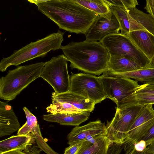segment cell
<instances>
[{
	"label": "cell",
	"instance_id": "1",
	"mask_svg": "<svg viewBox=\"0 0 154 154\" xmlns=\"http://www.w3.org/2000/svg\"><path fill=\"white\" fill-rule=\"evenodd\" d=\"M59 28L85 34L98 14L74 0H28Z\"/></svg>",
	"mask_w": 154,
	"mask_h": 154
},
{
	"label": "cell",
	"instance_id": "2",
	"mask_svg": "<svg viewBox=\"0 0 154 154\" xmlns=\"http://www.w3.org/2000/svg\"><path fill=\"white\" fill-rule=\"evenodd\" d=\"M60 49L72 69L98 75L108 71L111 56L100 41L71 42Z\"/></svg>",
	"mask_w": 154,
	"mask_h": 154
},
{
	"label": "cell",
	"instance_id": "3",
	"mask_svg": "<svg viewBox=\"0 0 154 154\" xmlns=\"http://www.w3.org/2000/svg\"><path fill=\"white\" fill-rule=\"evenodd\" d=\"M65 32L58 30L45 37L32 42L9 57H3L0 62V70L3 72L11 65L17 66L35 58L43 57L48 52L60 48Z\"/></svg>",
	"mask_w": 154,
	"mask_h": 154
},
{
	"label": "cell",
	"instance_id": "4",
	"mask_svg": "<svg viewBox=\"0 0 154 154\" xmlns=\"http://www.w3.org/2000/svg\"><path fill=\"white\" fill-rule=\"evenodd\" d=\"M45 62L20 66L9 71L0 79V98L8 101L14 99L31 83L40 77Z\"/></svg>",
	"mask_w": 154,
	"mask_h": 154
},
{
	"label": "cell",
	"instance_id": "5",
	"mask_svg": "<svg viewBox=\"0 0 154 154\" xmlns=\"http://www.w3.org/2000/svg\"><path fill=\"white\" fill-rule=\"evenodd\" d=\"M99 77L107 98L116 103V109H122L138 104L136 92L140 85L137 81L107 72Z\"/></svg>",
	"mask_w": 154,
	"mask_h": 154
},
{
	"label": "cell",
	"instance_id": "6",
	"mask_svg": "<svg viewBox=\"0 0 154 154\" xmlns=\"http://www.w3.org/2000/svg\"><path fill=\"white\" fill-rule=\"evenodd\" d=\"M111 57H123L138 64L142 68H147L150 60L135 46L126 35L120 32L108 35L101 41Z\"/></svg>",
	"mask_w": 154,
	"mask_h": 154
},
{
	"label": "cell",
	"instance_id": "7",
	"mask_svg": "<svg viewBox=\"0 0 154 154\" xmlns=\"http://www.w3.org/2000/svg\"><path fill=\"white\" fill-rule=\"evenodd\" d=\"M109 6L119 23L121 34L127 35L131 32L144 30L154 35V20L149 14L145 13L136 7L126 9Z\"/></svg>",
	"mask_w": 154,
	"mask_h": 154
},
{
	"label": "cell",
	"instance_id": "8",
	"mask_svg": "<svg viewBox=\"0 0 154 154\" xmlns=\"http://www.w3.org/2000/svg\"><path fill=\"white\" fill-rule=\"evenodd\" d=\"M68 60L64 54L53 57L45 62L40 77L52 87L56 94L69 91L70 77L68 70Z\"/></svg>",
	"mask_w": 154,
	"mask_h": 154
},
{
	"label": "cell",
	"instance_id": "9",
	"mask_svg": "<svg viewBox=\"0 0 154 154\" xmlns=\"http://www.w3.org/2000/svg\"><path fill=\"white\" fill-rule=\"evenodd\" d=\"M145 106L139 104L122 109H116L112 119L107 121V136L113 143L123 144L128 132L134 120Z\"/></svg>",
	"mask_w": 154,
	"mask_h": 154
},
{
	"label": "cell",
	"instance_id": "10",
	"mask_svg": "<svg viewBox=\"0 0 154 154\" xmlns=\"http://www.w3.org/2000/svg\"><path fill=\"white\" fill-rule=\"evenodd\" d=\"M69 91L89 99L96 104L107 98L99 76L88 73L72 72Z\"/></svg>",
	"mask_w": 154,
	"mask_h": 154
},
{
	"label": "cell",
	"instance_id": "11",
	"mask_svg": "<svg viewBox=\"0 0 154 154\" xmlns=\"http://www.w3.org/2000/svg\"><path fill=\"white\" fill-rule=\"evenodd\" d=\"M154 125L152 104L145 106L130 128L123 144L125 150L141 140Z\"/></svg>",
	"mask_w": 154,
	"mask_h": 154
},
{
	"label": "cell",
	"instance_id": "12",
	"mask_svg": "<svg viewBox=\"0 0 154 154\" xmlns=\"http://www.w3.org/2000/svg\"><path fill=\"white\" fill-rule=\"evenodd\" d=\"M120 30L119 23L110 10L107 14L98 15L85 34V40L101 41L108 35L120 33Z\"/></svg>",
	"mask_w": 154,
	"mask_h": 154
},
{
	"label": "cell",
	"instance_id": "13",
	"mask_svg": "<svg viewBox=\"0 0 154 154\" xmlns=\"http://www.w3.org/2000/svg\"><path fill=\"white\" fill-rule=\"evenodd\" d=\"M107 135V131L104 122L100 120L90 122L82 126H76L67 136L68 143L71 145L83 141L89 137L94 135Z\"/></svg>",
	"mask_w": 154,
	"mask_h": 154
},
{
	"label": "cell",
	"instance_id": "14",
	"mask_svg": "<svg viewBox=\"0 0 154 154\" xmlns=\"http://www.w3.org/2000/svg\"><path fill=\"white\" fill-rule=\"evenodd\" d=\"M12 107L7 102L0 101V137L11 135L20 128Z\"/></svg>",
	"mask_w": 154,
	"mask_h": 154
},
{
	"label": "cell",
	"instance_id": "15",
	"mask_svg": "<svg viewBox=\"0 0 154 154\" xmlns=\"http://www.w3.org/2000/svg\"><path fill=\"white\" fill-rule=\"evenodd\" d=\"M126 35L150 61L154 55V35L144 30L131 32Z\"/></svg>",
	"mask_w": 154,
	"mask_h": 154
},
{
	"label": "cell",
	"instance_id": "16",
	"mask_svg": "<svg viewBox=\"0 0 154 154\" xmlns=\"http://www.w3.org/2000/svg\"><path fill=\"white\" fill-rule=\"evenodd\" d=\"M51 97L52 103H67L80 110L90 112L94 110L96 104L94 101L89 99L70 91L60 94L53 92Z\"/></svg>",
	"mask_w": 154,
	"mask_h": 154
},
{
	"label": "cell",
	"instance_id": "17",
	"mask_svg": "<svg viewBox=\"0 0 154 154\" xmlns=\"http://www.w3.org/2000/svg\"><path fill=\"white\" fill-rule=\"evenodd\" d=\"M31 133L24 135H13L0 142V154L14 150H26L32 146L35 141Z\"/></svg>",
	"mask_w": 154,
	"mask_h": 154
},
{
	"label": "cell",
	"instance_id": "18",
	"mask_svg": "<svg viewBox=\"0 0 154 154\" xmlns=\"http://www.w3.org/2000/svg\"><path fill=\"white\" fill-rule=\"evenodd\" d=\"M90 112L86 111L80 113L50 114L44 115L43 118L46 121L57 122L61 125L77 126L87 120Z\"/></svg>",
	"mask_w": 154,
	"mask_h": 154
},
{
	"label": "cell",
	"instance_id": "19",
	"mask_svg": "<svg viewBox=\"0 0 154 154\" xmlns=\"http://www.w3.org/2000/svg\"><path fill=\"white\" fill-rule=\"evenodd\" d=\"M142 69L135 62L123 57H111L107 72L113 74L125 73Z\"/></svg>",
	"mask_w": 154,
	"mask_h": 154
},
{
	"label": "cell",
	"instance_id": "20",
	"mask_svg": "<svg viewBox=\"0 0 154 154\" xmlns=\"http://www.w3.org/2000/svg\"><path fill=\"white\" fill-rule=\"evenodd\" d=\"M110 74L132 78L144 83V84H154V68H142L133 71L120 73Z\"/></svg>",
	"mask_w": 154,
	"mask_h": 154
},
{
	"label": "cell",
	"instance_id": "21",
	"mask_svg": "<svg viewBox=\"0 0 154 154\" xmlns=\"http://www.w3.org/2000/svg\"><path fill=\"white\" fill-rule=\"evenodd\" d=\"M139 104L145 106L154 104V84H144L140 85L136 92Z\"/></svg>",
	"mask_w": 154,
	"mask_h": 154
},
{
	"label": "cell",
	"instance_id": "22",
	"mask_svg": "<svg viewBox=\"0 0 154 154\" xmlns=\"http://www.w3.org/2000/svg\"><path fill=\"white\" fill-rule=\"evenodd\" d=\"M74 1L99 15L109 13L110 9L105 0H74Z\"/></svg>",
	"mask_w": 154,
	"mask_h": 154
},
{
	"label": "cell",
	"instance_id": "23",
	"mask_svg": "<svg viewBox=\"0 0 154 154\" xmlns=\"http://www.w3.org/2000/svg\"><path fill=\"white\" fill-rule=\"evenodd\" d=\"M113 143L107 135L78 154H107L109 147Z\"/></svg>",
	"mask_w": 154,
	"mask_h": 154
},
{
	"label": "cell",
	"instance_id": "24",
	"mask_svg": "<svg viewBox=\"0 0 154 154\" xmlns=\"http://www.w3.org/2000/svg\"><path fill=\"white\" fill-rule=\"evenodd\" d=\"M46 110L47 112L53 114L80 113L86 111L80 110L70 103L65 102H58L51 104L47 107Z\"/></svg>",
	"mask_w": 154,
	"mask_h": 154
},
{
	"label": "cell",
	"instance_id": "25",
	"mask_svg": "<svg viewBox=\"0 0 154 154\" xmlns=\"http://www.w3.org/2000/svg\"><path fill=\"white\" fill-rule=\"evenodd\" d=\"M23 110L25 114L26 121L25 123L18 131L17 135H27L30 134L38 124L35 116L26 107H24Z\"/></svg>",
	"mask_w": 154,
	"mask_h": 154
},
{
	"label": "cell",
	"instance_id": "26",
	"mask_svg": "<svg viewBox=\"0 0 154 154\" xmlns=\"http://www.w3.org/2000/svg\"><path fill=\"white\" fill-rule=\"evenodd\" d=\"M31 133L34 136L37 146L42 151L47 154H59L51 149L45 141L42 136L39 124H37Z\"/></svg>",
	"mask_w": 154,
	"mask_h": 154
},
{
	"label": "cell",
	"instance_id": "27",
	"mask_svg": "<svg viewBox=\"0 0 154 154\" xmlns=\"http://www.w3.org/2000/svg\"><path fill=\"white\" fill-rule=\"evenodd\" d=\"M92 145L89 141L85 140L74 143L66 148L64 154H78Z\"/></svg>",
	"mask_w": 154,
	"mask_h": 154
},
{
	"label": "cell",
	"instance_id": "28",
	"mask_svg": "<svg viewBox=\"0 0 154 154\" xmlns=\"http://www.w3.org/2000/svg\"><path fill=\"white\" fill-rule=\"evenodd\" d=\"M109 5L114 6L125 9L135 8L138 5L136 0H105Z\"/></svg>",
	"mask_w": 154,
	"mask_h": 154
},
{
	"label": "cell",
	"instance_id": "29",
	"mask_svg": "<svg viewBox=\"0 0 154 154\" xmlns=\"http://www.w3.org/2000/svg\"><path fill=\"white\" fill-rule=\"evenodd\" d=\"M25 151H22L20 150H14L5 152L3 154H40L42 150L37 145L34 144L29 147L25 150Z\"/></svg>",
	"mask_w": 154,
	"mask_h": 154
},
{
	"label": "cell",
	"instance_id": "30",
	"mask_svg": "<svg viewBox=\"0 0 154 154\" xmlns=\"http://www.w3.org/2000/svg\"><path fill=\"white\" fill-rule=\"evenodd\" d=\"M123 148V144L113 143L109 147L107 154H120Z\"/></svg>",
	"mask_w": 154,
	"mask_h": 154
},
{
	"label": "cell",
	"instance_id": "31",
	"mask_svg": "<svg viewBox=\"0 0 154 154\" xmlns=\"http://www.w3.org/2000/svg\"><path fill=\"white\" fill-rule=\"evenodd\" d=\"M154 140V125L141 140L144 141L147 146Z\"/></svg>",
	"mask_w": 154,
	"mask_h": 154
},
{
	"label": "cell",
	"instance_id": "32",
	"mask_svg": "<svg viewBox=\"0 0 154 154\" xmlns=\"http://www.w3.org/2000/svg\"><path fill=\"white\" fill-rule=\"evenodd\" d=\"M144 8L154 20V0H146V5Z\"/></svg>",
	"mask_w": 154,
	"mask_h": 154
},
{
	"label": "cell",
	"instance_id": "33",
	"mask_svg": "<svg viewBox=\"0 0 154 154\" xmlns=\"http://www.w3.org/2000/svg\"><path fill=\"white\" fill-rule=\"evenodd\" d=\"M147 148V147H146ZM147 148L142 151H139L136 150L134 145L128 147L125 151V154H146Z\"/></svg>",
	"mask_w": 154,
	"mask_h": 154
},
{
	"label": "cell",
	"instance_id": "34",
	"mask_svg": "<svg viewBox=\"0 0 154 154\" xmlns=\"http://www.w3.org/2000/svg\"><path fill=\"white\" fill-rule=\"evenodd\" d=\"M134 146L136 150L139 151H143L147 147L145 142L143 140H141L135 143Z\"/></svg>",
	"mask_w": 154,
	"mask_h": 154
},
{
	"label": "cell",
	"instance_id": "35",
	"mask_svg": "<svg viewBox=\"0 0 154 154\" xmlns=\"http://www.w3.org/2000/svg\"><path fill=\"white\" fill-rule=\"evenodd\" d=\"M147 68H154V55L150 60L149 63Z\"/></svg>",
	"mask_w": 154,
	"mask_h": 154
},
{
	"label": "cell",
	"instance_id": "36",
	"mask_svg": "<svg viewBox=\"0 0 154 154\" xmlns=\"http://www.w3.org/2000/svg\"><path fill=\"white\" fill-rule=\"evenodd\" d=\"M146 154H154V153H151Z\"/></svg>",
	"mask_w": 154,
	"mask_h": 154
}]
</instances>
